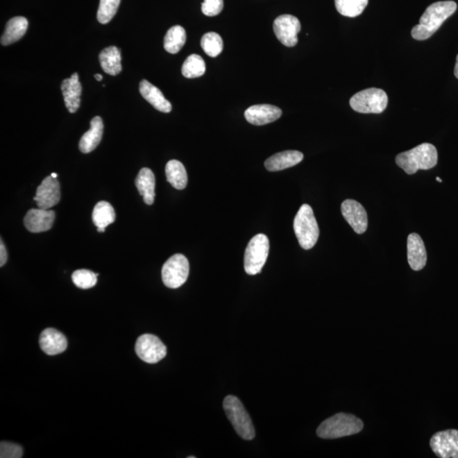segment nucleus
<instances>
[{
    "label": "nucleus",
    "instance_id": "37",
    "mask_svg": "<svg viewBox=\"0 0 458 458\" xmlns=\"http://www.w3.org/2000/svg\"><path fill=\"white\" fill-rule=\"evenodd\" d=\"M94 78H95V79H96L97 81H99V82L102 81V79H103V76H102V75H101V74H96V75H94Z\"/></svg>",
    "mask_w": 458,
    "mask_h": 458
},
{
    "label": "nucleus",
    "instance_id": "22",
    "mask_svg": "<svg viewBox=\"0 0 458 458\" xmlns=\"http://www.w3.org/2000/svg\"><path fill=\"white\" fill-rule=\"evenodd\" d=\"M135 185L137 191L144 198V203L149 205L154 204L155 178L150 168H142L137 174Z\"/></svg>",
    "mask_w": 458,
    "mask_h": 458
},
{
    "label": "nucleus",
    "instance_id": "33",
    "mask_svg": "<svg viewBox=\"0 0 458 458\" xmlns=\"http://www.w3.org/2000/svg\"><path fill=\"white\" fill-rule=\"evenodd\" d=\"M23 457L22 446L10 442H1L0 444V457L21 458Z\"/></svg>",
    "mask_w": 458,
    "mask_h": 458
},
{
    "label": "nucleus",
    "instance_id": "32",
    "mask_svg": "<svg viewBox=\"0 0 458 458\" xmlns=\"http://www.w3.org/2000/svg\"><path fill=\"white\" fill-rule=\"evenodd\" d=\"M99 273H94L87 269L76 270L72 273V281L76 287L83 289L93 288L97 284Z\"/></svg>",
    "mask_w": 458,
    "mask_h": 458
},
{
    "label": "nucleus",
    "instance_id": "9",
    "mask_svg": "<svg viewBox=\"0 0 458 458\" xmlns=\"http://www.w3.org/2000/svg\"><path fill=\"white\" fill-rule=\"evenodd\" d=\"M135 351L141 360L155 364L167 356V347L155 335H141L136 342Z\"/></svg>",
    "mask_w": 458,
    "mask_h": 458
},
{
    "label": "nucleus",
    "instance_id": "19",
    "mask_svg": "<svg viewBox=\"0 0 458 458\" xmlns=\"http://www.w3.org/2000/svg\"><path fill=\"white\" fill-rule=\"evenodd\" d=\"M303 153L297 151H286L275 154L265 162V167L269 171H278L295 167L303 162Z\"/></svg>",
    "mask_w": 458,
    "mask_h": 458
},
{
    "label": "nucleus",
    "instance_id": "18",
    "mask_svg": "<svg viewBox=\"0 0 458 458\" xmlns=\"http://www.w3.org/2000/svg\"><path fill=\"white\" fill-rule=\"evenodd\" d=\"M407 260L411 269L420 271L427 263V251L421 237L411 234L407 238Z\"/></svg>",
    "mask_w": 458,
    "mask_h": 458
},
{
    "label": "nucleus",
    "instance_id": "5",
    "mask_svg": "<svg viewBox=\"0 0 458 458\" xmlns=\"http://www.w3.org/2000/svg\"><path fill=\"white\" fill-rule=\"evenodd\" d=\"M223 408L237 434L244 440H253L254 425L241 402L236 396H228L223 400Z\"/></svg>",
    "mask_w": 458,
    "mask_h": 458
},
{
    "label": "nucleus",
    "instance_id": "25",
    "mask_svg": "<svg viewBox=\"0 0 458 458\" xmlns=\"http://www.w3.org/2000/svg\"><path fill=\"white\" fill-rule=\"evenodd\" d=\"M167 181L174 189L182 190L188 185V175L185 166L177 160H171L166 166Z\"/></svg>",
    "mask_w": 458,
    "mask_h": 458
},
{
    "label": "nucleus",
    "instance_id": "11",
    "mask_svg": "<svg viewBox=\"0 0 458 458\" xmlns=\"http://www.w3.org/2000/svg\"><path fill=\"white\" fill-rule=\"evenodd\" d=\"M301 28L299 19L291 15H282L273 23L275 35L287 47H294L298 43V33Z\"/></svg>",
    "mask_w": 458,
    "mask_h": 458
},
{
    "label": "nucleus",
    "instance_id": "30",
    "mask_svg": "<svg viewBox=\"0 0 458 458\" xmlns=\"http://www.w3.org/2000/svg\"><path fill=\"white\" fill-rule=\"evenodd\" d=\"M201 44L206 55L212 58L219 56L223 49V40L217 33H205L201 38Z\"/></svg>",
    "mask_w": 458,
    "mask_h": 458
},
{
    "label": "nucleus",
    "instance_id": "24",
    "mask_svg": "<svg viewBox=\"0 0 458 458\" xmlns=\"http://www.w3.org/2000/svg\"><path fill=\"white\" fill-rule=\"evenodd\" d=\"M99 59L105 74L117 76L121 71V51L116 46L103 49Z\"/></svg>",
    "mask_w": 458,
    "mask_h": 458
},
{
    "label": "nucleus",
    "instance_id": "1",
    "mask_svg": "<svg viewBox=\"0 0 458 458\" xmlns=\"http://www.w3.org/2000/svg\"><path fill=\"white\" fill-rule=\"evenodd\" d=\"M457 8L454 1H440L430 5L420 18L419 24L412 28V37L423 41L434 35L443 22L456 12Z\"/></svg>",
    "mask_w": 458,
    "mask_h": 458
},
{
    "label": "nucleus",
    "instance_id": "31",
    "mask_svg": "<svg viewBox=\"0 0 458 458\" xmlns=\"http://www.w3.org/2000/svg\"><path fill=\"white\" fill-rule=\"evenodd\" d=\"M121 0H101L97 13V19L101 24H107L117 14Z\"/></svg>",
    "mask_w": 458,
    "mask_h": 458
},
{
    "label": "nucleus",
    "instance_id": "21",
    "mask_svg": "<svg viewBox=\"0 0 458 458\" xmlns=\"http://www.w3.org/2000/svg\"><path fill=\"white\" fill-rule=\"evenodd\" d=\"M104 124L101 117H95L90 121V129L84 133L79 142V150L87 154L95 150L102 139Z\"/></svg>",
    "mask_w": 458,
    "mask_h": 458
},
{
    "label": "nucleus",
    "instance_id": "23",
    "mask_svg": "<svg viewBox=\"0 0 458 458\" xmlns=\"http://www.w3.org/2000/svg\"><path fill=\"white\" fill-rule=\"evenodd\" d=\"M28 28V21L23 17H15L7 22L5 33L1 37V44H12L25 35Z\"/></svg>",
    "mask_w": 458,
    "mask_h": 458
},
{
    "label": "nucleus",
    "instance_id": "2",
    "mask_svg": "<svg viewBox=\"0 0 458 458\" xmlns=\"http://www.w3.org/2000/svg\"><path fill=\"white\" fill-rule=\"evenodd\" d=\"M396 162L405 173L412 175L418 170H430L436 166L438 152L433 144L425 143L411 151L400 153L396 156Z\"/></svg>",
    "mask_w": 458,
    "mask_h": 458
},
{
    "label": "nucleus",
    "instance_id": "15",
    "mask_svg": "<svg viewBox=\"0 0 458 458\" xmlns=\"http://www.w3.org/2000/svg\"><path fill=\"white\" fill-rule=\"evenodd\" d=\"M282 116V110L272 105H255L248 108L244 117L252 125L262 126L277 121Z\"/></svg>",
    "mask_w": 458,
    "mask_h": 458
},
{
    "label": "nucleus",
    "instance_id": "4",
    "mask_svg": "<svg viewBox=\"0 0 458 458\" xmlns=\"http://www.w3.org/2000/svg\"><path fill=\"white\" fill-rule=\"evenodd\" d=\"M294 230L300 247L304 250H311L318 242L319 224L310 205H301L294 220Z\"/></svg>",
    "mask_w": 458,
    "mask_h": 458
},
{
    "label": "nucleus",
    "instance_id": "7",
    "mask_svg": "<svg viewBox=\"0 0 458 458\" xmlns=\"http://www.w3.org/2000/svg\"><path fill=\"white\" fill-rule=\"evenodd\" d=\"M269 239L265 235H255L251 239L244 253V266L247 274L262 272L269 254Z\"/></svg>",
    "mask_w": 458,
    "mask_h": 458
},
{
    "label": "nucleus",
    "instance_id": "34",
    "mask_svg": "<svg viewBox=\"0 0 458 458\" xmlns=\"http://www.w3.org/2000/svg\"><path fill=\"white\" fill-rule=\"evenodd\" d=\"M223 9V0H204L202 12L207 17H216Z\"/></svg>",
    "mask_w": 458,
    "mask_h": 458
},
{
    "label": "nucleus",
    "instance_id": "26",
    "mask_svg": "<svg viewBox=\"0 0 458 458\" xmlns=\"http://www.w3.org/2000/svg\"><path fill=\"white\" fill-rule=\"evenodd\" d=\"M92 219L95 226L106 228L116 220V212L109 202L101 201L95 205Z\"/></svg>",
    "mask_w": 458,
    "mask_h": 458
},
{
    "label": "nucleus",
    "instance_id": "40",
    "mask_svg": "<svg viewBox=\"0 0 458 458\" xmlns=\"http://www.w3.org/2000/svg\"><path fill=\"white\" fill-rule=\"evenodd\" d=\"M436 179H437V181H439V182H440V183L442 182V180H441V179L440 178H437Z\"/></svg>",
    "mask_w": 458,
    "mask_h": 458
},
{
    "label": "nucleus",
    "instance_id": "12",
    "mask_svg": "<svg viewBox=\"0 0 458 458\" xmlns=\"http://www.w3.org/2000/svg\"><path fill=\"white\" fill-rule=\"evenodd\" d=\"M38 208L49 210L59 203L60 200V183L52 176L44 179L37 187L36 196L33 198Z\"/></svg>",
    "mask_w": 458,
    "mask_h": 458
},
{
    "label": "nucleus",
    "instance_id": "8",
    "mask_svg": "<svg viewBox=\"0 0 458 458\" xmlns=\"http://www.w3.org/2000/svg\"><path fill=\"white\" fill-rule=\"evenodd\" d=\"M189 263L181 254L173 255L162 266V276L164 285L170 289H178L188 280Z\"/></svg>",
    "mask_w": 458,
    "mask_h": 458
},
{
    "label": "nucleus",
    "instance_id": "38",
    "mask_svg": "<svg viewBox=\"0 0 458 458\" xmlns=\"http://www.w3.org/2000/svg\"><path fill=\"white\" fill-rule=\"evenodd\" d=\"M97 231H98L99 232H104L105 231V228H97Z\"/></svg>",
    "mask_w": 458,
    "mask_h": 458
},
{
    "label": "nucleus",
    "instance_id": "6",
    "mask_svg": "<svg viewBox=\"0 0 458 458\" xmlns=\"http://www.w3.org/2000/svg\"><path fill=\"white\" fill-rule=\"evenodd\" d=\"M388 96L383 90L371 87L358 92L351 97L350 105L355 112L380 114L387 109Z\"/></svg>",
    "mask_w": 458,
    "mask_h": 458
},
{
    "label": "nucleus",
    "instance_id": "14",
    "mask_svg": "<svg viewBox=\"0 0 458 458\" xmlns=\"http://www.w3.org/2000/svg\"><path fill=\"white\" fill-rule=\"evenodd\" d=\"M56 219V213L51 210L31 209L26 213L24 224L31 232H42L49 230Z\"/></svg>",
    "mask_w": 458,
    "mask_h": 458
},
{
    "label": "nucleus",
    "instance_id": "29",
    "mask_svg": "<svg viewBox=\"0 0 458 458\" xmlns=\"http://www.w3.org/2000/svg\"><path fill=\"white\" fill-rule=\"evenodd\" d=\"M205 72V63L201 56L191 55L183 65L182 74L187 78H196Z\"/></svg>",
    "mask_w": 458,
    "mask_h": 458
},
{
    "label": "nucleus",
    "instance_id": "28",
    "mask_svg": "<svg viewBox=\"0 0 458 458\" xmlns=\"http://www.w3.org/2000/svg\"><path fill=\"white\" fill-rule=\"evenodd\" d=\"M336 10L344 17H357L368 6V0H334Z\"/></svg>",
    "mask_w": 458,
    "mask_h": 458
},
{
    "label": "nucleus",
    "instance_id": "10",
    "mask_svg": "<svg viewBox=\"0 0 458 458\" xmlns=\"http://www.w3.org/2000/svg\"><path fill=\"white\" fill-rule=\"evenodd\" d=\"M430 445L438 457L458 458V430H448L435 433L430 439Z\"/></svg>",
    "mask_w": 458,
    "mask_h": 458
},
{
    "label": "nucleus",
    "instance_id": "16",
    "mask_svg": "<svg viewBox=\"0 0 458 458\" xmlns=\"http://www.w3.org/2000/svg\"><path fill=\"white\" fill-rule=\"evenodd\" d=\"M42 350L49 356L64 353L67 348V339L62 333L55 328H46L40 337Z\"/></svg>",
    "mask_w": 458,
    "mask_h": 458
},
{
    "label": "nucleus",
    "instance_id": "36",
    "mask_svg": "<svg viewBox=\"0 0 458 458\" xmlns=\"http://www.w3.org/2000/svg\"><path fill=\"white\" fill-rule=\"evenodd\" d=\"M454 74H455L456 78L458 79V55L457 56V62L455 69H454Z\"/></svg>",
    "mask_w": 458,
    "mask_h": 458
},
{
    "label": "nucleus",
    "instance_id": "35",
    "mask_svg": "<svg viewBox=\"0 0 458 458\" xmlns=\"http://www.w3.org/2000/svg\"><path fill=\"white\" fill-rule=\"evenodd\" d=\"M8 259V253L5 244L3 243L1 239V244H0V266L6 265Z\"/></svg>",
    "mask_w": 458,
    "mask_h": 458
},
{
    "label": "nucleus",
    "instance_id": "20",
    "mask_svg": "<svg viewBox=\"0 0 458 458\" xmlns=\"http://www.w3.org/2000/svg\"><path fill=\"white\" fill-rule=\"evenodd\" d=\"M139 92L145 101H147L154 108L164 113H169L171 110V105L164 96L162 92L158 87L149 83L147 80H143L139 84Z\"/></svg>",
    "mask_w": 458,
    "mask_h": 458
},
{
    "label": "nucleus",
    "instance_id": "17",
    "mask_svg": "<svg viewBox=\"0 0 458 458\" xmlns=\"http://www.w3.org/2000/svg\"><path fill=\"white\" fill-rule=\"evenodd\" d=\"M61 91L64 101L69 112L75 113L79 109L81 103L82 85L79 82V76L76 72L71 78L65 79L61 83Z\"/></svg>",
    "mask_w": 458,
    "mask_h": 458
},
{
    "label": "nucleus",
    "instance_id": "27",
    "mask_svg": "<svg viewBox=\"0 0 458 458\" xmlns=\"http://www.w3.org/2000/svg\"><path fill=\"white\" fill-rule=\"evenodd\" d=\"M186 32L181 26H174L167 31L164 38V48L170 53H177L181 51L186 42Z\"/></svg>",
    "mask_w": 458,
    "mask_h": 458
},
{
    "label": "nucleus",
    "instance_id": "13",
    "mask_svg": "<svg viewBox=\"0 0 458 458\" xmlns=\"http://www.w3.org/2000/svg\"><path fill=\"white\" fill-rule=\"evenodd\" d=\"M341 212L345 219L358 235L364 234L368 228V215L366 210L359 202L346 200L341 205Z\"/></svg>",
    "mask_w": 458,
    "mask_h": 458
},
{
    "label": "nucleus",
    "instance_id": "39",
    "mask_svg": "<svg viewBox=\"0 0 458 458\" xmlns=\"http://www.w3.org/2000/svg\"><path fill=\"white\" fill-rule=\"evenodd\" d=\"M51 176H52V177H53V178H57V177H58V175H57V174L55 173H51Z\"/></svg>",
    "mask_w": 458,
    "mask_h": 458
},
{
    "label": "nucleus",
    "instance_id": "3",
    "mask_svg": "<svg viewBox=\"0 0 458 458\" xmlns=\"http://www.w3.org/2000/svg\"><path fill=\"white\" fill-rule=\"evenodd\" d=\"M364 427V422L356 416L341 412L324 420L316 430V434L325 440H334L360 433Z\"/></svg>",
    "mask_w": 458,
    "mask_h": 458
}]
</instances>
